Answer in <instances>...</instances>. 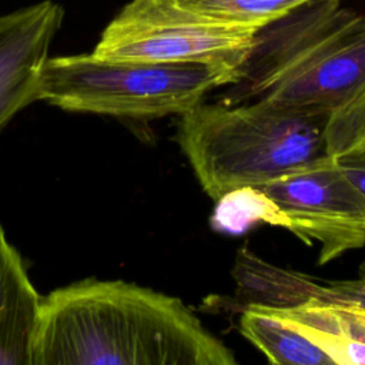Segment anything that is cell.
<instances>
[{"mask_svg":"<svg viewBox=\"0 0 365 365\" xmlns=\"http://www.w3.org/2000/svg\"><path fill=\"white\" fill-rule=\"evenodd\" d=\"M235 365L181 299L86 279L43 297L33 365Z\"/></svg>","mask_w":365,"mask_h":365,"instance_id":"obj_1","label":"cell"},{"mask_svg":"<svg viewBox=\"0 0 365 365\" xmlns=\"http://www.w3.org/2000/svg\"><path fill=\"white\" fill-rule=\"evenodd\" d=\"M235 100L332 114L365 87V16L311 0L255 34Z\"/></svg>","mask_w":365,"mask_h":365,"instance_id":"obj_2","label":"cell"},{"mask_svg":"<svg viewBox=\"0 0 365 365\" xmlns=\"http://www.w3.org/2000/svg\"><path fill=\"white\" fill-rule=\"evenodd\" d=\"M329 115L264 101L201 103L180 115L177 141L215 201L234 188L261 187L329 155Z\"/></svg>","mask_w":365,"mask_h":365,"instance_id":"obj_3","label":"cell"},{"mask_svg":"<svg viewBox=\"0 0 365 365\" xmlns=\"http://www.w3.org/2000/svg\"><path fill=\"white\" fill-rule=\"evenodd\" d=\"M240 76L200 63L117 61L90 54L48 57L38 100L67 111L158 118L192 110L212 88Z\"/></svg>","mask_w":365,"mask_h":365,"instance_id":"obj_4","label":"cell"},{"mask_svg":"<svg viewBox=\"0 0 365 365\" xmlns=\"http://www.w3.org/2000/svg\"><path fill=\"white\" fill-rule=\"evenodd\" d=\"M255 34L201 20L171 0H131L104 29L93 53L117 61L200 63L241 77Z\"/></svg>","mask_w":365,"mask_h":365,"instance_id":"obj_5","label":"cell"},{"mask_svg":"<svg viewBox=\"0 0 365 365\" xmlns=\"http://www.w3.org/2000/svg\"><path fill=\"white\" fill-rule=\"evenodd\" d=\"M261 188L291 218L294 235L308 245L319 242V265L365 245V194L332 155Z\"/></svg>","mask_w":365,"mask_h":365,"instance_id":"obj_6","label":"cell"},{"mask_svg":"<svg viewBox=\"0 0 365 365\" xmlns=\"http://www.w3.org/2000/svg\"><path fill=\"white\" fill-rule=\"evenodd\" d=\"M63 17L53 0L0 14V128L38 100L41 68Z\"/></svg>","mask_w":365,"mask_h":365,"instance_id":"obj_7","label":"cell"},{"mask_svg":"<svg viewBox=\"0 0 365 365\" xmlns=\"http://www.w3.org/2000/svg\"><path fill=\"white\" fill-rule=\"evenodd\" d=\"M232 277L245 304L289 307L318 301L365 309V261L356 278L322 281L272 265L250 250L241 248L235 258Z\"/></svg>","mask_w":365,"mask_h":365,"instance_id":"obj_8","label":"cell"},{"mask_svg":"<svg viewBox=\"0 0 365 365\" xmlns=\"http://www.w3.org/2000/svg\"><path fill=\"white\" fill-rule=\"evenodd\" d=\"M41 302L0 224V365H33Z\"/></svg>","mask_w":365,"mask_h":365,"instance_id":"obj_9","label":"cell"},{"mask_svg":"<svg viewBox=\"0 0 365 365\" xmlns=\"http://www.w3.org/2000/svg\"><path fill=\"white\" fill-rule=\"evenodd\" d=\"M240 332L277 365H334L332 359L297 329L257 304H245Z\"/></svg>","mask_w":365,"mask_h":365,"instance_id":"obj_10","label":"cell"},{"mask_svg":"<svg viewBox=\"0 0 365 365\" xmlns=\"http://www.w3.org/2000/svg\"><path fill=\"white\" fill-rule=\"evenodd\" d=\"M210 218L212 230L218 232L238 235L254 227L257 222L292 228L287 212L261 188L244 185L234 188L218 200Z\"/></svg>","mask_w":365,"mask_h":365,"instance_id":"obj_11","label":"cell"},{"mask_svg":"<svg viewBox=\"0 0 365 365\" xmlns=\"http://www.w3.org/2000/svg\"><path fill=\"white\" fill-rule=\"evenodd\" d=\"M192 16L222 26L254 31L311 0H171Z\"/></svg>","mask_w":365,"mask_h":365,"instance_id":"obj_12","label":"cell"},{"mask_svg":"<svg viewBox=\"0 0 365 365\" xmlns=\"http://www.w3.org/2000/svg\"><path fill=\"white\" fill-rule=\"evenodd\" d=\"M258 305L278 318L331 329L365 344V309L318 301H305L289 307Z\"/></svg>","mask_w":365,"mask_h":365,"instance_id":"obj_13","label":"cell"},{"mask_svg":"<svg viewBox=\"0 0 365 365\" xmlns=\"http://www.w3.org/2000/svg\"><path fill=\"white\" fill-rule=\"evenodd\" d=\"M325 134L334 158L365 160V87L329 115Z\"/></svg>","mask_w":365,"mask_h":365,"instance_id":"obj_14","label":"cell"},{"mask_svg":"<svg viewBox=\"0 0 365 365\" xmlns=\"http://www.w3.org/2000/svg\"><path fill=\"white\" fill-rule=\"evenodd\" d=\"M278 319L288 324L289 327L297 329L299 334H302L305 338H308L312 344H315L318 348H321L332 359L334 365H365L364 342H359L348 335L338 334L331 329H325L311 324L292 321V319H282V318H278Z\"/></svg>","mask_w":365,"mask_h":365,"instance_id":"obj_15","label":"cell"},{"mask_svg":"<svg viewBox=\"0 0 365 365\" xmlns=\"http://www.w3.org/2000/svg\"><path fill=\"white\" fill-rule=\"evenodd\" d=\"M351 181L365 194V160H338Z\"/></svg>","mask_w":365,"mask_h":365,"instance_id":"obj_16","label":"cell"}]
</instances>
